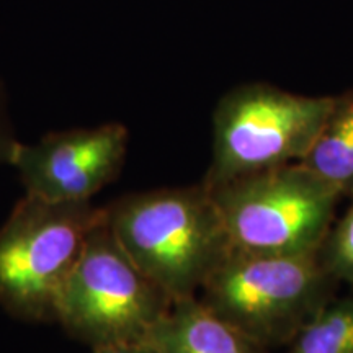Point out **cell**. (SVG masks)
Segmentation results:
<instances>
[{
    "label": "cell",
    "instance_id": "8",
    "mask_svg": "<svg viewBox=\"0 0 353 353\" xmlns=\"http://www.w3.org/2000/svg\"><path fill=\"white\" fill-rule=\"evenodd\" d=\"M159 353H268L198 296L174 299L148 337Z\"/></svg>",
    "mask_w": 353,
    "mask_h": 353
},
{
    "label": "cell",
    "instance_id": "12",
    "mask_svg": "<svg viewBox=\"0 0 353 353\" xmlns=\"http://www.w3.org/2000/svg\"><path fill=\"white\" fill-rule=\"evenodd\" d=\"M19 141L13 138L10 123L7 120L3 92L0 88V164H10L13 154L19 148Z\"/></svg>",
    "mask_w": 353,
    "mask_h": 353
},
{
    "label": "cell",
    "instance_id": "4",
    "mask_svg": "<svg viewBox=\"0 0 353 353\" xmlns=\"http://www.w3.org/2000/svg\"><path fill=\"white\" fill-rule=\"evenodd\" d=\"M208 190L231 250L259 255L317 252L343 198L299 162L241 175Z\"/></svg>",
    "mask_w": 353,
    "mask_h": 353
},
{
    "label": "cell",
    "instance_id": "9",
    "mask_svg": "<svg viewBox=\"0 0 353 353\" xmlns=\"http://www.w3.org/2000/svg\"><path fill=\"white\" fill-rule=\"evenodd\" d=\"M299 164L337 190L343 198L352 195L353 90L335 97L327 120Z\"/></svg>",
    "mask_w": 353,
    "mask_h": 353
},
{
    "label": "cell",
    "instance_id": "2",
    "mask_svg": "<svg viewBox=\"0 0 353 353\" xmlns=\"http://www.w3.org/2000/svg\"><path fill=\"white\" fill-rule=\"evenodd\" d=\"M341 285L319 254L259 255L231 250L200 290L216 316L267 350L296 337Z\"/></svg>",
    "mask_w": 353,
    "mask_h": 353
},
{
    "label": "cell",
    "instance_id": "1",
    "mask_svg": "<svg viewBox=\"0 0 353 353\" xmlns=\"http://www.w3.org/2000/svg\"><path fill=\"white\" fill-rule=\"evenodd\" d=\"M105 219L132 262L174 299L196 296L231 252L213 195L201 182L125 195Z\"/></svg>",
    "mask_w": 353,
    "mask_h": 353
},
{
    "label": "cell",
    "instance_id": "3",
    "mask_svg": "<svg viewBox=\"0 0 353 353\" xmlns=\"http://www.w3.org/2000/svg\"><path fill=\"white\" fill-rule=\"evenodd\" d=\"M105 206L28 195L0 228V306L26 322H56L61 293Z\"/></svg>",
    "mask_w": 353,
    "mask_h": 353
},
{
    "label": "cell",
    "instance_id": "6",
    "mask_svg": "<svg viewBox=\"0 0 353 353\" xmlns=\"http://www.w3.org/2000/svg\"><path fill=\"white\" fill-rule=\"evenodd\" d=\"M335 97H306L267 83L234 88L213 117V157L201 183L213 188L257 170L303 161Z\"/></svg>",
    "mask_w": 353,
    "mask_h": 353
},
{
    "label": "cell",
    "instance_id": "10",
    "mask_svg": "<svg viewBox=\"0 0 353 353\" xmlns=\"http://www.w3.org/2000/svg\"><path fill=\"white\" fill-rule=\"evenodd\" d=\"M286 353H353V293L332 298L288 343Z\"/></svg>",
    "mask_w": 353,
    "mask_h": 353
},
{
    "label": "cell",
    "instance_id": "7",
    "mask_svg": "<svg viewBox=\"0 0 353 353\" xmlns=\"http://www.w3.org/2000/svg\"><path fill=\"white\" fill-rule=\"evenodd\" d=\"M126 151V128L107 123L50 132L37 144L20 143L10 164L28 195L48 201H90L120 176Z\"/></svg>",
    "mask_w": 353,
    "mask_h": 353
},
{
    "label": "cell",
    "instance_id": "5",
    "mask_svg": "<svg viewBox=\"0 0 353 353\" xmlns=\"http://www.w3.org/2000/svg\"><path fill=\"white\" fill-rule=\"evenodd\" d=\"M172 303L174 298L132 262L103 219L65 281L56 322L94 350L145 341Z\"/></svg>",
    "mask_w": 353,
    "mask_h": 353
},
{
    "label": "cell",
    "instance_id": "11",
    "mask_svg": "<svg viewBox=\"0 0 353 353\" xmlns=\"http://www.w3.org/2000/svg\"><path fill=\"white\" fill-rule=\"evenodd\" d=\"M350 198L345 214L335 224L332 223L317 254L339 283L353 286V193Z\"/></svg>",
    "mask_w": 353,
    "mask_h": 353
},
{
    "label": "cell",
    "instance_id": "13",
    "mask_svg": "<svg viewBox=\"0 0 353 353\" xmlns=\"http://www.w3.org/2000/svg\"><path fill=\"white\" fill-rule=\"evenodd\" d=\"M92 353H159V350L152 342L145 341L139 342H128V343H118V345H108L94 348Z\"/></svg>",
    "mask_w": 353,
    "mask_h": 353
}]
</instances>
